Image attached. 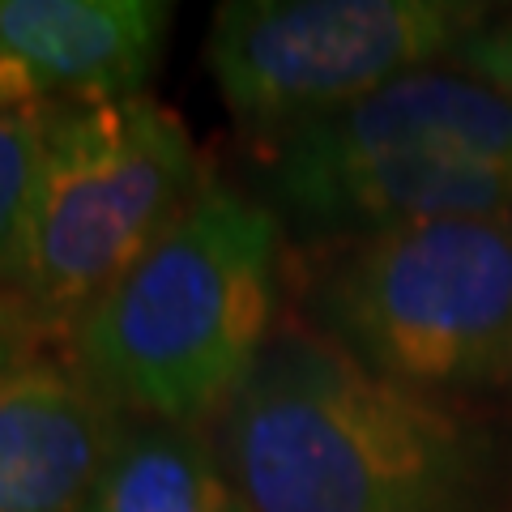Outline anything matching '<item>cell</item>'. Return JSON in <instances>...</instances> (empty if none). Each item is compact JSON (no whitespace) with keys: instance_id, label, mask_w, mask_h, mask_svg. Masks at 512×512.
Instances as JSON below:
<instances>
[{"instance_id":"obj_1","label":"cell","mask_w":512,"mask_h":512,"mask_svg":"<svg viewBox=\"0 0 512 512\" xmlns=\"http://www.w3.org/2000/svg\"><path fill=\"white\" fill-rule=\"evenodd\" d=\"M256 512H512V444L286 320L210 427Z\"/></svg>"},{"instance_id":"obj_2","label":"cell","mask_w":512,"mask_h":512,"mask_svg":"<svg viewBox=\"0 0 512 512\" xmlns=\"http://www.w3.org/2000/svg\"><path fill=\"white\" fill-rule=\"evenodd\" d=\"M282 252L278 214L210 171L60 355L116 414L214 427L282 325Z\"/></svg>"},{"instance_id":"obj_3","label":"cell","mask_w":512,"mask_h":512,"mask_svg":"<svg viewBox=\"0 0 512 512\" xmlns=\"http://www.w3.org/2000/svg\"><path fill=\"white\" fill-rule=\"evenodd\" d=\"M252 154L256 197L303 244L512 218V99L453 64L397 77Z\"/></svg>"},{"instance_id":"obj_4","label":"cell","mask_w":512,"mask_h":512,"mask_svg":"<svg viewBox=\"0 0 512 512\" xmlns=\"http://www.w3.org/2000/svg\"><path fill=\"white\" fill-rule=\"evenodd\" d=\"M299 325L363 372L461 402L512 380V218H444L308 244Z\"/></svg>"},{"instance_id":"obj_5","label":"cell","mask_w":512,"mask_h":512,"mask_svg":"<svg viewBox=\"0 0 512 512\" xmlns=\"http://www.w3.org/2000/svg\"><path fill=\"white\" fill-rule=\"evenodd\" d=\"M205 180L188 128L154 94L43 103L26 252L9 291L64 350Z\"/></svg>"},{"instance_id":"obj_6","label":"cell","mask_w":512,"mask_h":512,"mask_svg":"<svg viewBox=\"0 0 512 512\" xmlns=\"http://www.w3.org/2000/svg\"><path fill=\"white\" fill-rule=\"evenodd\" d=\"M491 18L483 0H231L205 64L248 146H265L453 60Z\"/></svg>"},{"instance_id":"obj_7","label":"cell","mask_w":512,"mask_h":512,"mask_svg":"<svg viewBox=\"0 0 512 512\" xmlns=\"http://www.w3.org/2000/svg\"><path fill=\"white\" fill-rule=\"evenodd\" d=\"M167 26L154 0H0V60L39 103H120L146 94Z\"/></svg>"},{"instance_id":"obj_8","label":"cell","mask_w":512,"mask_h":512,"mask_svg":"<svg viewBox=\"0 0 512 512\" xmlns=\"http://www.w3.org/2000/svg\"><path fill=\"white\" fill-rule=\"evenodd\" d=\"M120 414L47 355L0 389V512H82Z\"/></svg>"},{"instance_id":"obj_9","label":"cell","mask_w":512,"mask_h":512,"mask_svg":"<svg viewBox=\"0 0 512 512\" xmlns=\"http://www.w3.org/2000/svg\"><path fill=\"white\" fill-rule=\"evenodd\" d=\"M82 512H256L239 491L214 436L120 414L103 470Z\"/></svg>"},{"instance_id":"obj_10","label":"cell","mask_w":512,"mask_h":512,"mask_svg":"<svg viewBox=\"0 0 512 512\" xmlns=\"http://www.w3.org/2000/svg\"><path fill=\"white\" fill-rule=\"evenodd\" d=\"M39 111V99L0 103V286H13L26 252V222L39 167Z\"/></svg>"},{"instance_id":"obj_11","label":"cell","mask_w":512,"mask_h":512,"mask_svg":"<svg viewBox=\"0 0 512 512\" xmlns=\"http://www.w3.org/2000/svg\"><path fill=\"white\" fill-rule=\"evenodd\" d=\"M56 342L47 338V329L39 325L30 308L9 291V286H0V389L22 376L30 363H39L47 355H56Z\"/></svg>"},{"instance_id":"obj_12","label":"cell","mask_w":512,"mask_h":512,"mask_svg":"<svg viewBox=\"0 0 512 512\" xmlns=\"http://www.w3.org/2000/svg\"><path fill=\"white\" fill-rule=\"evenodd\" d=\"M448 64L512 99V18H491L478 35L457 47Z\"/></svg>"},{"instance_id":"obj_13","label":"cell","mask_w":512,"mask_h":512,"mask_svg":"<svg viewBox=\"0 0 512 512\" xmlns=\"http://www.w3.org/2000/svg\"><path fill=\"white\" fill-rule=\"evenodd\" d=\"M26 99H35L30 82H26L18 69H13V64L0 60V103H26Z\"/></svg>"}]
</instances>
